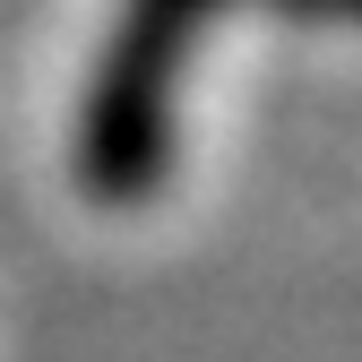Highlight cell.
Instances as JSON below:
<instances>
[{
  "instance_id": "6da1fadb",
  "label": "cell",
  "mask_w": 362,
  "mask_h": 362,
  "mask_svg": "<svg viewBox=\"0 0 362 362\" xmlns=\"http://www.w3.org/2000/svg\"><path fill=\"white\" fill-rule=\"evenodd\" d=\"M224 0H129L112 43H104V69L86 86V112H78V173L95 199H139L147 181L173 156V95H181V69H190L207 18Z\"/></svg>"
},
{
  "instance_id": "7a4b0ae2",
  "label": "cell",
  "mask_w": 362,
  "mask_h": 362,
  "mask_svg": "<svg viewBox=\"0 0 362 362\" xmlns=\"http://www.w3.org/2000/svg\"><path fill=\"white\" fill-rule=\"evenodd\" d=\"M285 18H320V26H362V0H276Z\"/></svg>"
}]
</instances>
